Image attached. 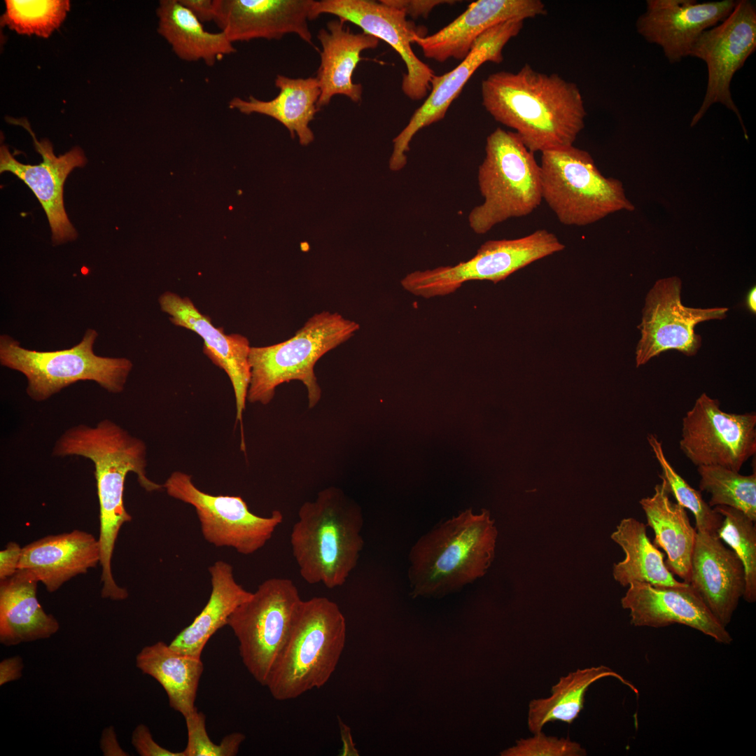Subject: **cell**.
<instances>
[{
	"label": "cell",
	"mask_w": 756,
	"mask_h": 756,
	"mask_svg": "<svg viewBox=\"0 0 756 756\" xmlns=\"http://www.w3.org/2000/svg\"><path fill=\"white\" fill-rule=\"evenodd\" d=\"M302 601L291 580L270 578L227 620L244 666L262 686L288 638Z\"/></svg>",
	"instance_id": "10"
},
{
	"label": "cell",
	"mask_w": 756,
	"mask_h": 756,
	"mask_svg": "<svg viewBox=\"0 0 756 756\" xmlns=\"http://www.w3.org/2000/svg\"><path fill=\"white\" fill-rule=\"evenodd\" d=\"M338 718V724L340 729V733L341 740L342 741V749L340 755L341 756H358L359 755L358 750L355 747V744L353 741L352 735L350 727L346 724L342 719Z\"/></svg>",
	"instance_id": "47"
},
{
	"label": "cell",
	"mask_w": 756,
	"mask_h": 756,
	"mask_svg": "<svg viewBox=\"0 0 756 756\" xmlns=\"http://www.w3.org/2000/svg\"><path fill=\"white\" fill-rule=\"evenodd\" d=\"M314 0H213L214 22L232 42L280 39L295 34L314 46L309 28Z\"/></svg>",
	"instance_id": "21"
},
{
	"label": "cell",
	"mask_w": 756,
	"mask_h": 756,
	"mask_svg": "<svg viewBox=\"0 0 756 756\" xmlns=\"http://www.w3.org/2000/svg\"><path fill=\"white\" fill-rule=\"evenodd\" d=\"M24 668L22 659L14 656L2 660L0 663V685L18 680Z\"/></svg>",
	"instance_id": "44"
},
{
	"label": "cell",
	"mask_w": 756,
	"mask_h": 756,
	"mask_svg": "<svg viewBox=\"0 0 756 756\" xmlns=\"http://www.w3.org/2000/svg\"><path fill=\"white\" fill-rule=\"evenodd\" d=\"M524 27V20H510L498 24L484 32L473 43L468 55L449 72L435 75L430 90L424 102L414 112L408 124L393 139V151L389 168L397 172L407 164V153L415 134L422 128L442 120L451 104L474 73L485 62L500 64L503 60L504 46L517 36Z\"/></svg>",
	"instance_id": "16"
},
{
	"label": "cell",
	"mask_w": 756,
	"mask_h": 756,
	"mask_svg": "<svg viewBox=\"0 0 756 756\" xmlns=\"http://www.w3.org/2000/svg\"><path fill=\"white\" fill-rule=\"evenodd\" d=\"M363 524L360 507L337 487L326 488L304 503L290 535L303 580L328 589L343 585L364 545Z\"/></svg>",
	"instance_id": "2"
},
{
	"label": "cell",
	"mask_w": 756,
	"mask_h": 756,
	"mask_svg": "<svg viewBox=\"0 0 756 756\" xmlns=\"http://www.w3.org/2000/svg\"><path fill=\"white\" fill-rule=\"evenodd\" d=\"M209 571L212 588L206 606L169 644L180 653L199 658L210 638L227 625L233 611L252 595L236 582L233 568L228 563L216 561Z\"/></svg>",
	"instance_id": "29"
},
{
	"label": "cell",
	"mask_w": 756,
	"mask_h": 756,
	"mask_svg": "<svg viewBox=\"0 0 756 756\" xmlns=\"http://www.w3.org/2000/svg\"><path fill=\"white\" fill-rule=\"evenodd\" d=\"M188 741L183 752L186 756H235L245 735L233 732L226 735L219 744L209 738L206 728L205 715L197 710L185 717Z\"/></svg>",
	"instance_id": "39"
},
{
	"label": "cell",
	"mask_w": 756,
	"mask_h": 756,
	"mask_svg": "<svg viewBox=\"0 0 756 756\" xmlns=\"http://www.w3.org/2000/svg\"><path fill=\"white\" fill-rule=\"evenodd\" d=\"M756 48V9L748 0L737 1L731 13L718 24L704 31L694 43L690 56L707 66L708 80L704 98L692 119L694 126L714 104L733 111L743 125L734 102L730 84L735 73Z\"/></svg>",
	"instance_id": "14"
},
{
	"label": "cell",
	"mask_w": 756,
	"mask_h": 756,
	"mask_svg": "<svg viewBox=\"0 0 756 756\" xmlns=\"http://www.w3.org/2000/svg\"><path fill=\"white\" fill-rule=\"evenodd\" d=\"M344 23L339 19L331 20L327 29H321L317 34L322 47L316 76L321 91L318 108L328 105L336 94L345 95L355 103L361 101L363 86L353 82V74L362 59L360 53L379 45L378 38L364 32L352 33Z\"/></svg>",
	"instance_id": "26"
},
{
	"label": "cell",
	"mask_w": 756,
	"mask_h": 756,
	"mask_svg": "<svg viewBox=\"0 0 756 756\" xmlns=\"http://www.w3.org/2000/svg\"><path fill=\"white\" fill-rule=\"evenodd\" d=\"M97 332L88 329L71 349L38 351L22 348L8 335L0 337L1 364L23 374L27 393L37 402L46 400L78 381H94L107 391H122L132 363L126 358L97 356L93 345Z\"/></svg>",
	"instance_id": "9"
},
{
	"label": "cell",
	"mask_w": 756,
	"mask_h": 756,
	"mask_svg": "<svg viewBox=\"0 0 756 756\" xmlns=\"http://www.w3.org/2000/svg\"><path fill=\"white\" fill-rule=\"evenodd\" d=\"M382 3L402 11L406 16L413 18H427L438 6L454 4L456 1L449 0H381Z\"/></svg>",
	"instance_id": "42"
},
{
	"label": "cell",
	"mask_w": 756,
	"mask_h": 756,
	"mask_svg": "<svg viewBox=\"0 0 756 756\" xmlns=\"http://www.w3.org/2000/svg\"><path fill=\"white\" fill-rule=\"evenodd\" d=\"M497 529L490 512L471 509L424 535L410 553L413 597H441L482 577L493 561Z\"/></svg>",
	"instance_id": "3"
},
{
	"label": "cell",
	"mask_w": 756,
	"mask_h": 756,
	"mask_svg": "<svg viewBox=\"0 0 756 756\" xmlns=\"http://www.w3.org/2000/svg\"><path fill=\"white\" fill-rule=\"evenodd\" d=\"M156 13L158 33L182 60H202L211 66L237 51L223 32L205 30L202 22L178 0L160 1Z\"/></svg>",
	"instance_id": "31"
},
{
	"label": "cell",
	"mask_w": 756,
	"mask_h": 756,
	"mask_svg": "<svg viewBox=\"0 0 756 756\" xmlns=\"http://www.w3.org/2000/svg\"><path fill=\"white\" fill-rule=\"evenodd\" d=\"M681 287V280L672 276L657 280L648 293L642 321L638 326L641 337L636 349L637 368L671 349L688 356L695 355L701 344L700 335L694 332L695 326L727 316L726 307L684 306Z\"/></svg>",
	"instance_id": "15"
},
{
	"label": "cell",
	"mask_w": 756,
	"mask_h": 756,
	"mask_svg": "<svg viewBox=\"0 0 756 756\" xmlns=\"http://www.w3.org/2000/svg\"><path fill=\"white\" fill-rule=\"evenodd\" d=\"M346 638V620L335 602L322 596L302 600L265 684L272 697L293 699L323 687L337 668Z\"/></svg>",
	"instance_id": "4"
},
{
	"label": "cell",
	"mask_w": 756,
	"mask_h": 756,
	"mask_svg": "<svg viewBox=\"0 0 756 756\" xmlns=\"http://www.w3.org/2000/svg\"><path fill=\"white\" fill-rule=\"evenodd\" d=\"M159 303L173 324L192 330L202 338L204 354L230 378L235 397L236 419L241 421L251 379V346L247 337L225 334L223 328L215 327L211 319L188 297L167 291L160 297Z\"/></svg>",
	"instance_id": "22"
},
{
	"label": "cell",
	"mask_w": 756,
	"mask_h": 756,
	"mask_svg": "<svg viewBox=\"0 0 756 756\" xmlns=\"http://www.w3.org/2000/svg\"><path fill=\"white\" fill-rule=\"evenodd\" d=\"M647 440L662 470L659 477L666 481L670 494L674 496L676 503L692 512L696 531L718 536L722 516L704 500L700 490L692 487L677 472L666 457L662 442L657 435L649 434Z\"/></svg>",
	"instance_id": "36"
},
{
	"label": "cell",
	"mask_w": 756,
	"mask_h": 756,
	"mask_svg": "<svg viewBox=\"0 0 756 756\" xmlns=\"http://www.w3.org/2000/svg\"><path fill=\"white\" fill-rule=\"evenodd\" d=\"M540 0H478L449 24L429 36H418L413 43L424 55L438 62L454 58L462 61L484 32L510 20H525L547 14Z\"/></svg>",
	"instance_id": "23"
},
{
	"label": "cell",
	"mask_w": 756,
	"mask_h": 756,
	"mask_svg": "<svg viewBox=\"0 0 756 756\" xmlns=\"http://www.w3.org/2000/svg\"><path fill=\"white\" fill-rule=\"evenodd\" d=\"M533 737L521 738L516 746L500 753L503 756H584V748L568 738L548 736L542 732Z\"/></svg>",
	"instance_id": "40"
},
{
	"label": "cell",
	"mask_w": 756,
	"mask_h": 756,
	"mask_svg": "<svg viewBox=\"0 0 756 756\" xmlns=\"http://www.w3.org/2000/svg\"><path fill=\"white\" fill-rule=\"evenodd\" d=\"M10 122L24 127L31 135L36 151L43 158L39 164H26L18 162L3 145L0 148V172H10L32 190L43 206L51 227L54 244L75 239L77 233L65 211L63 202L64 181L71 171L83 167L86 158L79 147L57 157L48 139L38 141L24 119H8Z\"/></svg>",
	"instance_id": "18"
},
{
	"label": "cell",
	"mask_w": 756,
	"mask_h": 756,
	"mask_svg": "<svg viewBox=\"0 0 756 756\" xmlns=\"http://www.w3.org/2000/svg\"><path fill=\"white\" fill-rule=\"evenodd\" d=\"M680 437V449L695 466L739 472L756 453V414L724 412L703 393L683 416Z\"/></svg>",
	"instance_id": "12"
},
{
	"label": "cell",
	"mask_w": 756,
	"mask_h": 756,
	"mask_svg": "<svg viewBox=\"0 0 756 756\" xmlns=\"http://www.w3.org/2000/svg\"><path fill=\"white\" fill-rule=\"evenodd\" d=\"M621 599L630 611L635 626L664 627L673 624L688 626L713 638L730 644L733 639L710 612L697 593L687 584L681 587H655L646 582L631 583Z\"/></svg>",
	"instance_id": "20"
},
{
	"label": "cell",
	"mask_w": 756,
	"mask_h": 756,
	"mask_svg": "<svg viewBox=\"0 0 756 756\" xmlns=\"http://www.w3.org/2000/svg\"><path fill=\"white\" fill-rule=\"evenodd\" d=\"M477 180L484 202L468 215L477 234L529 215L542 200L540 164L514 132L498 127L486 137Z\"/></svg>",
	"instance_id": "7"
},
{
	"label": "cell",
	"mask_w": 756,
	"mask_h": 756,
	"mask_svg": "<svg viewBox=\"0 0 756 756\" xmlns=\"http://www.w3.org/2000/svg\"><path fill=\"white\" fill-rule=\"evenodd\" d=\"M100 564L98 539L80 530L49 535L22 547L18 570L31 574L48 592Z\"/></svg>",
	"instance_id": "25"
},
{
	"label": "cell",
	"mask_w": 756,
	"mask_h": 756,
	"mask_svg": "<svg viewBox=\"0 0 756 756\" xmlns=\"http://www.w3.org/2000/svg\"><path fill=\"white\" fill-rule=\"evenodd\" d=\"M736 2L648 0L645 12L636 20V30L647 41L659 46L669 62H678L690 56L704 31L731 13Z\"/></svg>",
	"instance_id": "19"
},
{
	"label": "cell",
	"mask_w": 756,
	"mask_h": 756,
	"mask_svg": "<svg viewBox=\"0 0 756 756\" xmlns=\"http://www.w3.org/2000/svg\"><path fill=\"white\" fill-rule=\"evenodd\" d=\"M756 288L752 287L748 292L746 299L747 308L753 314L756 312Z\"/></svg>",
	"instance_id": "48"
},
{
	"label": "cell",
	"mask_w": 756,
	"mask_h": 756,
	"mask_svg": "<svg viewBox=\"0 0 756 756\" xmlns=\"http://www.w3.org/2000/svg\"><path fill=\"white\" fill-rule=\"evenodd\" d=\"M22 547L15 542H9L0 552V581L14 575L18 570Z\"/></svg>",
	"instance_id": "43"
},
{
	"label": "cell",
	"mask_w": 756,
	"mask_h": 756,
	"mask_svg": "<svg viewBox=\"0 0 756 756\" xmlns=\"http://www.w3.org/2000/svg\"><path fill=\"white\" fill-rule=\"evenodd\" d=\"M279 92L268 101L249 96L247 99L234 97L228 106L241 113H259L270 116L285 126L291 137L297 134L299 142L307 146L314 139L309 122L319 108L317 106L321 91L316 77L291 78L277 75L274 80Z\"/></svg>",
	"instance_id": "28"
},
{
	"label": "cell",
	"mask_w": 756,
	"mask_h": 756,
	"mask_svg": "<svg viewBox=\"0 0 756 756\" xmlns=\"http://www.w3.org/2000/svg\"><path fill=\"white\" fill-rule=\"evenodd\" d=\"M541 154L542 200L561 223L585 226L619 211L634 210L622 183L602 175L587 150L571 146Z\"/></svg>",
	"instance_id": "8"
},
{
	"label": "cell",
	"mask_w": 756,
	"mask_h": 756,
	"mask_svg": "<svg viewBox=\"0 0 756 756\" xmlns=\"http://www.w3.org/2000/svg\"><path fill=\"white\" fill-rule=\"evenodd\" d=\"M606 677L618 679L638 694L634 685L608 666L601 665L578 669L561 677L557 684L552 687L550 696L533 699L529 703V731L533 734L542 732L545 724L554 721L572 724L584 708L585 694L589 687Z\"/></svg>",
	"instance_id": "34"
},
{
	"label": "cell",
	"mask_w": 756,
	"mask_h": 756,
	"mask_svg": "<svg viewBox=\"0 0 756 756\" xmlns=\"http://www.w3.org/2000/svg\"><path fill=\"white\" fill-rule=\"evenodd\" d=\"M136 665L160 684L174 710L185 718L197 709L195 699L204 671L201 658L180 653L158 641L141 649Z\"/></svg>",
	"instance_id": "32"
},
{
	"label": "cell",
	"mask_w": 756,
	"mask_h": 756,
	"mask_svg": "<svg viewBox=\"0 0 756 756\" xmlns=\"http://www.w3.org/2000/svg\"><path fill=\"white\" fill-rule=\"evenodd\" d=\"M167 494L193 506L206 540L216 547H230L248 555L262 547L282 522L273 510L269 517L252 513L240 496H213L202 491L191 476L175 471L163 484Z\"/></svg>",
	"instance_id": "13"
},
{
	"label": "cell",
	"mask_w": 756,
	"mask_h": 756,
	"mask_svg": "<svg viewBox=\"0 0 756 756\" xmlns=\"http://www.w3.org/2000/svg\"><path fill=\"white\" fill-rule=\"evenodd\" d=\"M321 14L336 15L339 20L351 22L361 28L364 33L387 43L399 54L406 66L407 73L402 76L401 83L405 95L414 101L428 96L430 82L435 74L416 55L412 48L414 38L425 36V31L408 21L402 11L380 1H315L310 13V20Z\"/></svg>",
	"instance_id": "17"
},
{
	"label": "cell",
	"mask_w": 756,
	"mask_h": 756,
	"mask_svg": "<svg viewBox=\"0 0 756 756\" xmlns=\"http://www.w3.org/2000/svg\"><path fill=\"white\" fill-rule=\"evenodd\" d=\"M38 582L18 570L0 581V642L10 647L48 638L59 629L56 618L46 613L37 598Z\"/></svg>",
	"instance_id": "27"
},
{
	"label": "cell",
	"mask_w": 756,
	"mask_h": 756,
	"mask_svg": "<svg viewBox=\"0 0 756 756\" xmlns=\"http://www.w3.org/2000/svg\"><path fill=\"white\" fill-rule=\"evenodd\" d=\"M132 744L141 756H186L183 750L173 752L157 743L147 726L137 725L132 734Z\"/></svg>",
	"instance_id": "41"
},
{
	"label": "cell",
	"mask_w": 756,
	"mask_h": 756,
	"mask_svg": "<svg viewBox=\"0 0 756 756\" xmlns=\"http://www.w3.org/2000/svg\"><path fill=\"white\" fill-rule=\"evenodd\" d=\"M52 455L80 456L94 463L99 526L106 532L120 530L132 519L123 503L128 472H134L139 484L147 491L164 488L146 476L144 442L109 419L102 420L94 427L79 424L66 430L55 442Z\"/></svg>",
	"instance_id": "5"
},
{
	"label": "cell",
	"mask_w": 756,
	"mask_h": 756,
	"mask_svg": "<svg viewBox=\"0 0 756 756\" xmlns=\"http://www.w3.org/2000/svg\"><path fill=\"white\" fill-rule=\"evenodd\" d=\"M1 25L20 34L48 38L57 29L70 9L68 0H6Z\"/></svg>",
	"instance_id": "38"
},
{
	"label": "cell",
	"mask_w": 756,
	"mask_h": 756,
	"mask_svg": "<svg viewBox=\"0 0 756 756\" xmlns=\"http://www.w3.org/2000/svg\"><path fill=\"white\" fill-rule=\"evenodd\" d=\"M610 537L625 553V559L612 568L613 578L621 585L626 587L634 582L655 587L688 584L674 578L664 561V556L650 542L644 523L632 517L623 519Z\"/></svg>",
	"instance_id": "33"
},
{
	"label": "cell",
	"mask_w": 756,
	"mask_h": 756,
	"mask_svg": "<svg viewBox=\"0 0 756 756\" xmlns=\"http://www.w3.org/2000/svg\"><path fill=\"white\" fill-rule=\"evenodd\" d=\"M688 584L727 627L745 592L744 567L718 536L696 531Z\"/></svg>",
	"instance_id": "24"
},
{
	"label": "cell",
	"mask_w": 756,
	"mask_h": 756,
	"mask_svg": "<svg viewBox=\"0 0 756 756\" xmlns=\"http://www.w3.org/2000/svg\"><path fill=\"white\" fill-rule=\"evenodd\" d=\"M481 96L491 116L513 129L533 153L573 146L584 128L587 111L579 87L528 64L516 73L489 75L481 83Z\"/></svg>",
	"instance_id": "1"
},
{
	"label": "cell",
	"mask_w": 756,
	"mask_h": 756,
	"mask_svg": "<svg viewBox=\"0 0 756 756\" xmlns=\"http://www.w3.org/2000/svg\"><path fill=\"white\" fill-rule=\"evenodd\" d=\"M661 479L662 482L655 485L653 495L641 498L639 503L645 512L647 526L654 531V544L667 555V568L688 583L696 531L691 526L685 508L670 500L668 485Z\"/></svg>",
	"instance_id": "30"
},
{
	"label": "cell",
	"mask_w": 756,
	"mask_h": 756,
	"mask_svg": "<svg viewBox=\"0 0 756 756\" xmlns=\"http://www.w3.org/2000/svg\"><path fill=\"white\" fill-rule=\"evenodd\" d=\"M565 245L545 229L513 239L489 240L470 260L454 266L415 271L401 280L411 293L429 298L454 292L468 281L496 284L531 263L563 251Z\"/></svg>",
	"instance_id": "11"
},
{
	"label": "cell",
	"mask_w": 756,
	"mask_h": 756,
	"mask_svg": "<svg viewBox=\"0 0 756 756\" xmlns=\"http://www.w3.org/2000/svg\"><path fill=\"white\" fill-rule=\"evenodd\" d=\"M714 510L722 516L718 537L726 542L741 561L746 587L743 597L748 603L756 601V528L755 522L738 509L718 505Z\"/></svg>",
	"instance_id": "37"
},
{
	"label": "cell",
	"mask_w": 756,
	"mask_h": 756,
	"mask_svg": "<svg viewBox=\"0 0 756 756\" xmlns=\"http://www.w3.org/2000/svg\"><path fill=\"white\" fill-rule=\"evenodd\" d=\"M700 491L710 494V507L725 505L743 512L756 522V472L743 475L717 465L697 467Z\"/></svg>",
	"instance_id": "35"
},
{
	"label": "cell",
	"mask_w": 756,
	"mask_h": 756,
	"mask_svg": "<svg viewBox=\"0 0 756 756\" xmlns=\"http://www.w3.org/2000/svg\"><path fill=\"white\" fill-rule=\"evenodd\" d=\"M101 748L104 755H128L119 746L112 727L106 728L103 732L101 739Z\"/></svg>",
	"instance_id": "46"
},
{
	"label": "cell",
	"mask_w": 756,
	"mask_h": 756,
	"mask_svg": "<svg viewBox=\"0 0 756 756\" xmlns=\"http://www.w3.org/2000/svg\"><path fill=\"white\" fill-rule=\"evenodd\" d=\"M202 23L214 21V10L213 0H178Z\"/></svg>",
	"instance_id": "45"
},
{
	"label": "cell",
	"mask_w": 756,
	"mask_h": 756,
	"mask_svg": "<svg viewBox=\"0 0 756 756\" xmlns=\"http://www.w3.org/2000/svg\"><path fill=\"white\" fill-rule=\"evenodd\" d=\"M359 329L356 322L337 312L316 313L290 339L265 346H251V379L247 400L269 404L276 388L298 380L307 391L309 408L321 398L314 372L316 362L327 352L347 341Z\"/></svg>",
	"instance_id": "6"
}]
</instances>
